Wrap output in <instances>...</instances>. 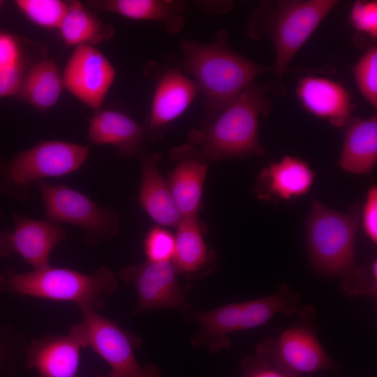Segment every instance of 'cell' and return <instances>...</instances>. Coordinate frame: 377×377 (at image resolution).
Instances as JSON below:
<instances>
[{
	"instance_id": "cell-1",
	"label": "cell",
	"mask_w": 377,
	"mask_h": 377,
	"mask_svg": "<svg viewBox=\"0 0 377 377\" xmlns=\"http://www.w3.org/2000/svg\"><path fill=\"white\" fill-rule=\"evenodd\" d=\"M183 69L191 75L204 96L200 127L211 123L259 75L272 66L255 63L229 46L227 31H219L211 43L183 40Z\"/></svg>"
},
{
	"instance_id": "cell-2",
	"label": "cell",
	"mask_w": 377,
	"mask_h": 377,
	"mask_svg": "<svg viewBox=\"0 0 377 377\" xmlns=\"http://www.w3.org/2000/svg\"><path fill=\"white\" fill-rule=\"evenodd\" d=\"M269 92V83L263 85L253 82L211 123L191 130L189 144L207 161L263 156L258 121L261 114H268L272 110Z\"/></svg>"
},
{
	"instance_id": "cell-3",
	"label": "cell",
	"mask_w": 377,
	"mask_h": 377,
	"mask_svg": "<svg viewBox=\"0 0 377 377\" xmlns=\"http://www.w3.org/2000/svg\"><path fill=\"white\" fill-rule=\"evenodd\" d=\"M337 3L335 0L279 1L274 7L264 3L254 12L247 25L249 35L257 38L266 31L274 42L276 59L273 80L268 82L270 92L285 93L283 75L289 62Z\"/></svg>"
},
{
	"instance_id": "cell-4",
	"label": "cell",
	"mask_w": 377,
	"mask_h": 377,
	"mask_svg": "<svg viewBox=\"0 0 377 377\" xmlns=\"http://www.w3.org/2000/svg\"><path fill=\"white\" fill-rule=\"evenodd\" d=\"M118 279L108 267L94 273L51 265L30 272L8 269L0 275V293L8 292L98 310L117 289Z\"/></svg>"
},
{
	"instance_id": "cell-5",
	"label": "cell",
	"mask_w": 377,
	"mask_h": 377,
	"mask_svg": "<svg viewBox=\"0 0 377 377\" xmlns=\"http://www.w3.org/2000/svg\"><path fill=\"white\" fill-rule=\"evenodd\" d=\"M88 154V146L45 140L8 159L0 156V196L27 202L31 197L32 184L77 171Z\"/></svg>"
},
{
	"instance_id": "cell-6",
	"label": "cell",
	"mask_w": 377,
	"mask_h": 377,
	"mask_svg": "<svg viewBox=\"0 0 377 377\" xmlns=\"http://www.w3.org/2000/svg\"><path fill=\"white\" fill-rule=\"evenodd\" d=\"M359 219L358 207L343 213L313 200L306 234L309 258L317 271L326 276H341L355 266Z\"/></svg>"
},
{
	"instance_id": "cell-7",
	"label": "cell",
	"mask_w": 377,
	"mask_h": 377,
	"mask_svg": "<svg viewBox=\"0 0 377 377\" xmlns=\"http://www.w3.org/2000/svg\"><path fill=\"white\" fill-rule=\"evenodd\" d=\"M299 318L279 335L257 344L255 353L268 361L287 377H300L320 371H331L337 364L321 345L315 328L316 311L304 305L298 309Z\"/></svg>"
},
{
	"instance_id": "cell-8",
	"label": "cell",
	"mask_w": 377,
	"mask_h": 377,
	"mask_svg": "<svg viewBox=\"0 0 377 377\" xmlns=\"http://www.w3.org/2000/svg\"><path fill=\"white\" fill-rule=\"evenodd\" d=\"M45 208V219L71 224L82 231V241L94 247L114 238L121 226V216L113 208L101 207L90 197L64 184L36 183Z\"/></svg>"
},
{
	"instance_id": "cell-9",
	"label": "cell",
	"mask_w": 377,
	"mask_h": 377,
	"mask_svg": "<svg viewBox=\"0 0 377 377\" xmlns=\"http://www.w3.org/2000/svg\"><path fill=\"white\" fill-rule=\"evenodd\" d=\"M78 323L87 346L92 348L110 367V377H160V369L154 364H140L135 350L141 339L120 327L117 323L98 314L96 310L80 307Z\"/></svg>"
},
{
	"instance_id": "cell-10",
	"label": "cell",
	"mask_w": 377,
	"mask_h": 377,
	"mask_svg": "<svg viewBox=\"0 0 377 377\" xmlns=\"http://www.w3.org/2000/svg\"><path fill=\"white\" fill-rule=\"evenodd\" d=\"M119 275L136 291L137 304L133 316L163 309L189 313L192 309L172 260L154 263L146 260L123 267Z\"/></svg>"
},
{
	"instance_id": "cell-11",
	"label": "cell",
	"mask_w": 377,
	"mask_h": 377,
	"mask_svg": "<svg viewBox=\"0 0 377 377\" xmlns=\"http://www.w3.org/2000/svg\"><path fill=\"white\" fill-rule=\"evenodd\" d=\"M12 219L13 229L0 232V256L17 254L33 269L50 266V254L66 238V230L45 219H31L17 213H13Z\"/></svg>"
},
{
	"instance_id": "cell-12",
	"label": "cell",
	"mask_w": 377,
	"mask_h": 377,
	"mask_svg": "<svg viewBox=\"0 0 377 377\" xmlns=\"http://www.w3.org/2000/svg\"><path fill=\"white\" fill-rule=\"evenodd\" d=\"M115 70L98 50L91 45L75 48L65 67L63 85L77 98L97 111L115 77Z\"/></svg>"
},
{
	"instance_id": "cell-13",
	"label": "cell",
	"mask_w": 377,
	"mask_h": 377,
	"mask_svg": "<svg viewBox=\"0 0 377 377\" xmlns=\"http://www.w3.org/2000/svg\"><path fill=\"white\" fill-rule=\"evenodd\" d=\"M195 81L179 68H172L158 77L154 91L150 110L144 124L147 139H161L170 124L188 108L198 94Z\"/></svg>"
},
{
	"instance_id": "cell-14",
	"label": "cell",
	"mask_w": 377,
	"mask_h": 377,
	"mask_svg": "<svg viewBox=\"0 0 377 377\" xmlns=\"http://www.w3.org/2000/svg\"><path fill=\"white\" fill-rule=\"evenodd\" d=\"M87 347L79 324L66 334H51L32 341L26 348L25 365L37 377H75L82 348Z\"/></svg>"
},
{
	"instance_id": "cell-15",
	"label": "cell",
	"mask_w": 377,
	"mask_h": 377,
	"mask_svg": "<svg viewBox=\"0 0 377 377\" xmlns=\"http://www.w3.org/2000/svg\"><path fill=\"white\" fill-rule=\"evenodd\" d=\"M170 157L175 165L166 181L182 218L197 216L208 161L203 159L191 144L173 147Z\"/></svg>"
},
{
	"instance_id": "cell-16",
	"label": "cell",
	"mask_w": 377,
	"mask_h": 377,
	"mask_svg": "<svg viewBox=\"0 0 377 377\" xmlns=\"http://www.w3.org/2000/svg\"><path fill=\"white\" fill-rule=\"evenodd\" d=\"M137 156L141 165L138 201L148 216L163 227H177L182 216L166 179L157 166L161 155L146 149L144 145Z\"/></svg>"
},
{
	"instance_id": "cell-17",
	"label": "cell",
	"mask_w": 377,
	"mask_h": 377,
	"mask_svg": "<svg viewBox=\"0 0 377 377\" xmlns=\"http://www.w3.org/2000/svg\"><path fill=\"white\" fill-rule=\"evenodd\" d=\"M89 122V141L94 145H112L124 158L137 156L147 138L144 124L117 109H100Z\"/></svg>"
},
{
	"instance_id": "cell-18",
	"label": "cell",
	"mask_w": 377,
	"mask_h": 377,
	"mask_svg": "<svg viewBox=\"0 0 377 377\" xmlns=\"http://www.w3.org/2000/svg\"><path fill=\"white\" fill-rule=\"evenodd\" d=\"M315 175L305 161L285 156L263 169L254 191L262 200H290L306 194L313 184Z\"/></svg>"
},
{
	"instance_id": "cell-19",
	"label": "cell",
	"mask_w": 377,
	"mask_h": 377,
	"mask_svg": "<svg viewBox=\"0 0 377 377\" xmlns=\"http://www.w3.org/2000/svg\"><path fill=\"white\" fill-rule=\"evenodd\" d=\"M297 94L308 112L327 119L334 126H346L353 120L350 94L337 82L307 76L300 80Z\"/></svg>"
},
{
	"instance_id": "cell-20",
	"label": "cell",
	"mask_w": 377,
	"mask_h": 377,
	"mask_svg": "<svg viewBox=\"0 0 377 377\" xmlns=\"http://www.w3.org/2000/svg\"><path fill=\"white\" fill-rule=\"evenodd\" d=\"M198 216L182 218L177 226L172 262L180 275L196 280L210 275L216 267V256L204 239Z\"/></svg>"
},
{
	"instance_id": "cell-21",
	"label": "cell",
	"mask_w": 377,
	"mask_h": 377,
	"mask_svg": "<svg viewBox=\"0 0 377 377\" xmlns=\"http://www.w3.org/2000/svg\"><path fill=\"white\" fill-rule=\"evenodd\" d=\"M188 318L199 326L198 332L191 339V346L195 348L204 346L211 353L230 348L229 335L246 330L244 302L209 311H194Z\"/></svg>"
},
{
	"instance_id": "cell-22",
	"label": "cell",
	"mask_w": 377,
	"mask_h": 377,
	"mask_svg": "<svg viewBox=\"0 0 377 377\" xmlns=\"http://www.w3.org/2000/svg\"><path fill=\"white\" fill-rule=\"evenodd\" d=\"M94 8L114 13L135 20L161 22L170 34L183 29L185 3L175 0H103L88 1Z\"/></svg>"
},
{
	"instance_id": "cell-23",
	"label": "cell",
	"mask_w": 377,
	"mask_h": 377,
	"mask_svg": "<svg viewBox=\"0 0 377 377\" xmlns=\"http://www.w3.org/2000/svg\"><path fill=\"white\" fill-rule=\"evenodd\" d=\"M339 165L353 174H369L377 163V117L347 124Z\"/></svg>"
},
{
	"instance_id": "cell-24",
	"label": "cell",
	"mask_w": 377,
	"mask_h": 377,
	"mask_svg": "<svg viewBox=\"0 0 377 377\" xmlns=\"http://www.w3.org/2000/svg\"><path fill=\"white\" fill-rule=\"evenodd\" d=\"M62 87V77L56 64L45 59L23 75L16 96L42 112L57 102Z\"/></svg>"
},
{
	"instance_id": "cell-25",
	"label": "cell",
	"mask_w": 377,
	"mask_h": 377,
	"mask_svg": "<svg viewBox=\"0 0 377 377\" xmlns=\"http://www.w3.org/2000/svg\"><path fill=\"white\" fill-rule=\"evenodd\" d=\"M64 43L70 46L91 45L109 39L112 28L103 24L79 1L68 4L59 28Z\"/></svg>"
},
{
	"instance_id": "cell-26",
	"label": "cell",
	"mask_w": 377,
	"mask_h": 377,
	"mask_svg": "<svg viewBox=\"0 0 377 377\" xmlns=\"http://www.w3.org/2000/svg\"><path fill=\"white\" fill-rule=\"evenodd\" d=\"M342 293L348 297L377 296V260L373 259L364 265L353 267L341 276Z\"/></svg>"
},
{
	"instance_id": "cell-27",
	"label": "cell",
	"mask_w": 377,
	"mask_h": 377,
	"mask_svg": "<svg viewBox=\"0 0 377 377\" xmlns=\"http://www.w3.org/2000/svg\"><path fill=\"white\" fill-rule=\"evenodd\" d=\"M15 4L31 22L45 28H59L68 7L59 0H17Z\"/></svg>"
},
{
	"instance_id": "cell-28",
	"label": "cell",
	"mask_w": 377,
	"mask_h": 377,
	"mask_svg": "<svg viewBox=\"0 0 377 377\" xmlns=\"http://www.w3.org/2000/svg\"><path fill=\"white\" fill-rule=\"evenodd\" d=\"M357 87L366 100L377 108V47H369L353 67Z\"/></svg>"
},
{
	"instance_id": "cell-29",
	"label": "cell",
	"mask_w": 377,
	"mask_h": 377,
	"mask_svg": "<svg viewBox=\"0 0 377 377\" xmlns=\"http://www.w3.org/2000/svg\"><path fill=\"white\" fill-rule=\"evenodd\" d=\"M143 249L147 260L154 263L172 261L175 249V235L165 227L154 226L144 237Z\"/></svg>"
},
{
	"instance_id": "cell-30",
	"label": "cell",
	"mask_w": 377,
	"mask_h": 377,
	"mask_svg": "<svg viewBox=\"0 0 377 377\" xmlns=\"http://www.w3.org/2000/svg\"><path fill=\"white\" fill-rule=\"evenodd\" d=\"M352 26L372 39L377 38V1H356L350 14Z\"/></svg>"
},
{
	"instance_id": "cell-31",
	"label": "cell",
	"mask_w": 377,
	"mask_h": 377,
	"mask_svg": "<svg viewBox=\"0 0 377 377\" xmlns=\"http://www.w3.org/2000/svg\"><path fill=\"white\" fill-rule=\"evenodd\" d=\"M364 232L370 241L377 244V187L371 186L366 194L362 211Z\"/></svg>"
},
{
	"instance_id": "cell-32",
	"label": "cell",
	"mask_w": 377,
	"mask_h": 377,
	"mask_svg": "<svg viewBox=\"0 0 377 377\" xmlns=\"http://www.w3.org/2000/svg\"><path fill=\"white\" fill-rule=\"evenodd\" d=\"M240 365L242 377H287L256 353L244 358Z\"/></svg>"
},
{
	"instance_id": "cell-33",
	"label": "cell",
	"mask_w": 377,
	"mask_h": 377,
	"mask_svg": "<svg viewBox=\"0 0 377 377\" xmlns=\"http://www.w3.org/2000/svg\"><path fill=\"white\" fill-rule=\"evenodd\" d=\"M21 52L18 41L13 35L0 31V69L21 64Z\"/></svg>"
},
{
	"instance_id": "cell-34",
	"label": "cell",
	"mask_w": 377,
	"mask_h": 377,
	"mask_svg": "<svg viewBox=\"0 0 377 377\" xmlns=\"http://www.w3.org/2000/svg\"><path fill=\"white\" fill-rule=\"evenodd\" d=\"M22 64L0 69V98L17 94L23 77Z\"/></svg>"
},
{
	"instance_id": "cell-35",
	"label": "cell",
	"mask_w": 377,
	"mask_h": 377,
	"mask_svg": "<svg viewBox=\"0 0 377 377\" xmlns=\"http://www.w3.org/2000/svg\"><path fill=\"white\" fill-rule=\"evenodd\" d=\"M1 215H2V211H1V209H0V218H1Z\"/></svg>"
},
{
	"instance_id": "cell-36",
	"label": "cell",
	"mask_w": 377,
	"mask_h": 377,
	"mask_svg": "<svg viewBox=\"0 0 377 377\" xmlns=\"http://www.w3.org/2000/svg\"><path fill=\"white\" fill-rule=\"evenodd\" d=\"M1 346H0V357H1Z\"/></svg>"
},
{
	"instance_id": "cell-37",
	"label": "cell",
	"mask_w": 377,
	"mask_h": 377,
	"mask_svg": "<svg viewBox=\"0 0 377 377\" xmlns=\"http://www.w3.org/2000/svg\"><path fill=\"white\" fill-rule=\"evenodd\" d=\"M1 4V1H0V5Z\"/></svg>"
},
{
	"instance_id": "cell-38",
	"label": "cell",
	"mask_w": 377,
	"mask_h": 377,
	"mask_svg": "<svg viewBox=\"0 0 377 377\" xmlns=\"http://www.w3.org/2000/svg\"><path fill=\"white\" fill-rule=\"evenodd\" d=\"M106 377H110V376L108 375V376H106Z\"/></svg>"
}]
</instances>
